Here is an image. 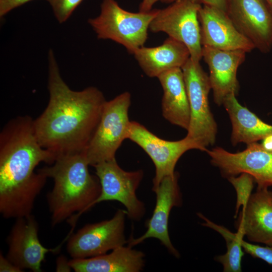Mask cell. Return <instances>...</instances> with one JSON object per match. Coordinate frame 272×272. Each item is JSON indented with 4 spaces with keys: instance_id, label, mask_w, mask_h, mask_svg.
<instances>
[{
    "instance_id": "obj_1",
    "label": "cell",
    "mask_w": 272,
    "mask_h": 272,
    "mask_svg": "<svg viewBox=\"0 0 272 272\" xmlns=\"http://www.w3.org/2000/svg\"><path fill=\"white\" fill-rule=\"evenodd\" d=\"M49 101L33 125L41 145L57 157L85 151L106 101L95 87L70 89L61 77L54 52L48 53ZM56 160V159H55Z\"/></svg>"
},
{
    "instance_id": "obj_2",
    "label": "cell",
    "mask_w": 272,
    "mask_h": 272,
    "mask_svg": "<svg viewBox=\"0 0 272 272\" xmlns=\"http://www.w3.org/2000/svg\"><path fill=\"white\" fill-rule=\"evenodd\" d=\"M55 156L40 144L29 116L10 120L0 133V213L6 219L32 214L47 178L35 169L42 162L52 164Z\"/></svg>"
},
{
    "instance_id": "obj_3",
    "label": "cell",
    "mask_w": 272,
    "mask_h": 272,
    "mask_svg": "<svg viewBox=\"0 0 272 272\" xmlns=\"http://www.w3.org/2000/svg\"><path fill=\"white\" fill-rule=\"evenodd\" d=\"M89 166L83 151L59 156L50 166L38 170L53 180L46 196L52 226L67 220L73 230L79 217L99 196V179L90 173Z\"/></svg>"
},
{
    "instance_id": "obj_4",
    "label": "cell",
    "mask_w": 272,
    "mask_h": 272,
    "mask_svg": "<svg viewBox=\"0 0 272 272\" xmlns=\"http://www.w3.org/2000/svg\"><path fill=\"white\" fill-rule=\"evenodd\" d=\"M100 14L88 22L99 39H109L123 46L133 54L144 46L150 24L159 9L130 12L122 9L115 0H103Z\"/></svg>"
},
{
    "instance_id": "obj_5",
    "label": "cell",
    "mask_w": 272,
    "mask_h": 272,
    "mask_svg": "<svg viewBox=\"0 0 272 272\" xmlns=\"http://www.w3.org/2000/svg\"><path fill=\"white\" fill-rule=\"evenodd\" d=\"M187 93L190 118L186 137L197 150L207 152V148L216 141L217 125L211 111L209 95L211 86L209 75L200 62L190 57L181 67Z\"/></svg>"
},
{
    "instance_id": "obj_6",
    "label": "cell",
    "mask_w": 272,
    "mask_h": 272,
    "mask_svg": "<svg viewBox=\"0 0 272 272\" xmlns=\"http://www.w3.org/2000/svg\"><path fill=\"white\" fill-rule=\"evenodd\" d=\"M131 95L124 92L106 101L96 129L85 153L90 166L115 158L117 150L127 139L131 121Z\"/></svg>"
},
{
    "instance_id": "obj_7",
    "label": "cell",
    "mask_w": 272,
    "mask_h": 272,
    "mask_svg": "<svg viewBox=\"0 0 272 272\" xmlns=\"http://www.w3.org/2000/svg\"><path fill=\"white\" fill-rule=\"evenodd\" d=\"M202 5L194 0H177L159 11L151 22L149 30L164 32L168 37L184 44L190 58L200 62L202 45L198 12Z\"/></svg>"
},
{
    "instance_id": "obj_8",
    "label": "cell",
    "mask_w": 272,
    "mask_h": 272,
    "mask_svg": "<svg viewBox=\"0 0 272 272\" xmlns=\"http://www.w3.org/2000/svg\"><path fill=\"white\" fill-rule=\"evenodd\" d=\"M101 185V193L92 207L105 201H117L126 208L130 219L139 221L144 216V203L138 198L136 191L143 178L142 170L126 171L116 159L99 163L93 166Z\"/></svg>"
},
{
    "instance_id": "obj_9",
    "label": "cell",
    "mask_w": 272,
    "mask_h": 272,
    "mask_svg": "<svg viewBox=\"0 0 272 272\" xmlns=\"http://www.w3.org/2000/svg\"><path fill=\"white\" fill-rule=\"evenodd\" d=\"M126 211L118 209L110 220L87 224L67 240L66 250L72 259L102 255L127 243L124 235Z\"/></svg>"
},
{
    "instance_id": "obj_10",
    "label": "cell",
    "mask_w": 272,
    "mask_h": 272,
    "mask_svg": "<svg viewBox=\"0 0 272 272\" xmlns=\"http://www.w3.org/2000/svg\"><path fill=\"white\" fill-rule=\"evenodd\" d=\"M212 164L227 178L246 173L258 186H272V152L257 142L247 144L245 150L231 153L221 147L207 150Z\"/></svg>"
},
{
    "instance_id": "obj_11",
    "label": "cell",
    "mask_w": 272,
    "mask_h": 272,
    "mask_svg": "<svg viewBox=\"0 0 272 272\" xmlns=\"http://www.w3.org/2000/svg\"><path fill=\"white\" fill-rule=\"evenodd\" d=\"M127 139L137 144L150 157L155 167L152 190L154 192L164 178L175 173L176 164L186 151L197 149L186 137L171 141L161 139L136 121H131Z\"/></svg>"
},
{
    "instance_id": "obj_12",
    "label": "cell",
    "mask_w": 272,
    "mask_h": 272,
    "mask_svg": "<svg viewBox=\"0 0 272 272\" xmlns=\"http://www.w3.org/2000/svg\"><path fill=\"white\" fill-rule=\"evenodd\" d=\"M238 30L266 54L272 49V9L264 0H228L227 12Z\"/></svg>"
},
{
    "instance_id": "obj_13",
    "label": "cell",
    "mask_w": 272,
    "mask_h": 272,
    "mask_svg": "<svg viewBox=\"0 0 272 272\" xmlns=\"http://www.w3.org/2000/svg\"><path fill=\"white\" fill-rule=\"evenodd\" d=\"M38 231V223L31 214L16 219L7 238L8 250L6 256L23 270L29 269L34 272H41L42 263L46 254L58 251L61 246L45 247L39 240Z\"/></svg>"
},
{
    "instance_id": "obj_14",
    "label": "cell",
    "mask_w": 272,
    "mask_h": 272,
    "mask_svg": "<svg viewBox=\"0 0 272 272\" xmlns=\"http://www.w3.org/2000/svg\"><path fill=\"white\" fill-rule=\"evenodd\" d=\"M178 179V174L175 172L161 181L154 191L156 195V205L152 217L147 222L146 232L137 238L130 237L127 241L128 246L132 247L147 239L156 238L171 254L176 257H179V253L171 242L168 231L170 212L174 207L180 206L182 203Z\"/></svg>"
},
{
    "instance_id": "obj_15",
    "label": "cell",
    "mask_w": 272,
    "mask_h": 272,
    "mask_svg": "<svg viewBox=\"0 0 272 272\" xmlns=\"http://www.w3.org/2000/svg\"><path fill=\"white\" fill-rule=\"evenodd\" d=\"M202 47L222 50L255 49L252 43L236 28L227 13L216 7L202 5L198 12Z\"/></svg>"
},
{
    "instance_id": "obj_16",
    "label": "cell",
    "mask_w": 272,
    "mask_h": 272,
    "mask_svg": "<svg viewBox=\"0 0 272 272\" xmlns=\"http://www.w3.org/2000/svg\"><path fill=\"white\" fill-rule=\"evenodd\" d=\"M246 53L242 50H222L202 47V58L209 67L211 90L216 104L223 105L227 97L237 95L239 87L237 71L245 61Z\"/></svg>"
},
{
    "instance_id": "obj_17",
    "label": "cell",
    "mask_w": 272,
    "mask_h": 272,
    "mask_svg": "<svg viewBox=\"0 0 272 272\" xmlns=\"http://www.w3.org/2000/svg\"><path fill=\"white\" fill-rule=\"evenodd\" d=\"M257 186L237 221V230L249 241L272 246V191Z\"/></svg>"
},
{
    "instance_id": "obj_18",
    "label": "cell",
    "mask_w": 272,
    "mask_h": 272,
    "mask_svg": "<svg viewBox=\"0 0 272 272\" xmlns=\"http://www.w3.org/2000/svg\"><path fill=\"white\" fill-rule=\"evenodd\" d=\"M133 55L144 73L151 78H157L174 68H181L190 57L184 44L169 37L161 45L152 47L143 46Z\"/></svg>"
},
{
    "instance_id": "obj_19",
    "label": "cell",
    "mask_w": 272,
    "mask_h": 272,
    "mask_svg": "<svg viewBox=\"0 0 272 272\" xmlns=\"http://www.w3.org/2000/svg\"><path fill=\"white\" fill-rule=\"evenodd\" d=\"M157 78L163 91L162 99L163 116L171 124L187 130L190 112L181 68H174L165 72Z\"/></svg>"
},
{
    "instance_id": "obj_20",
    "label": "cell",
    "mask_w": 272,
    "mask_h": 272,
    "mask_svg": "<svg viewBox=\"0 0 272 272\" xmlns=\"http://www.w3.org/2000/svg\"><path fill=\"white\" fill-rule=\"evenodd\" d=\"M69 265L76 272H139L145 266V254L130 246H121L109 254L72 259Z\"/></svg>"
},
{
    "instance_id": "obj_21",
    "label": "cell",
    "mask_w": 272,
    "mask_h": 272,
    "mask_svg": "<svg viewBox=\"0 0 272 272\" xmlns=\"http://www.w3.org/2000/svg\"><path fill=\"white\" fill-rule=\"evenodd\" d=\"M223 105L231 121V139L233 145L240 143L247 145L255 143L272 135V125L264 122L241 105L237 100L236 95L231 94L227 97Z\"/></svg>"
},
{
    "instance_id": "obj_22",
    "label": "cell",
    "mask_w": 272,
    "mask_h": 272,
    "mask_svg": "<svg viewBox=\"0 0 272 272\" xmlns=\"http://www.w3.org/2000/svg\"><path fill=\"white\" fill-rule=\"evenodd\" d=\"M197 215L204 221L202 225L218 232L226 242V252L216 258L217 260L222 264L224 271L241 272L242 259L244 254L241 243V240L244 237L243 233L239 230L236 233H232L223 226L210 221L202 214L198 213Z\"/></svg>"
},
{
    "instance_id": "obj_23",
    "label": "cell",
    "mask_w": 272,
    "mask_h": 272,
    "mask_svg": "<svg viewBox=\"0 0 272 272\" xmlns=\"http://www.w3.org/2000/svg\"><path fill=\"white\" fill-rule=\"evenodd\" d=\"M228 179L236 192V217L240 208L242 207V209H243L246 207L252 194L254 180L252 176L246 173H242L238 177L231 176Z\"/></svg>"
},
{
    "instance_id": "obj_24",
    "label": "cell",
    "mask_w": 272,
    "mask_h": 272,
    "mask_svg": "<svg viewBox=\"0 0 272 272\" xmlns=\"http://www.w3.org/2000/svg\"><path fill=\"white\" fill-rule=\"evenodd\" d=\"M59 23L65 22L83 0H45Z\"/></svg>"
},
{
    "instance_id": "obj_25",
    "label": "cell",
    "mask_w": 272,
    "mask_h": 272,
    "mask_svg": "<svg viewBox=\"0 0 272 272\" xmlns=\"http://www.w3.org/2000/svg\"><path fill=\"white\" fill-rule=\"evenodd\" d=\"M243 250L254 258L260 259L269 264H272V246H260L241 240Z\"/></svg>"
},
{
    "instance_id": "obj_26",
    "label": "cell",
    "mask_w": 272,
    "mask_h": 272,
    "mask_svg": "<svg viewBox=\"0 0 272 272\" xmlns=\"http://www.w3.org/2000/svg\"><path fill=\"white\" fill-rule=\"evenodd\" d=\"M34 0H0V16L3 17L13 10Z\"/></svg>"
},
{
    "instance_id": "obj_27",
    "label": "cell",
    "mask_w": 272,
    "mask_h": 272,
    "mask_svg": "<svg viewBox=\"0 0 272 272\" xmlns=\"http://www.w3.org/2000/svg\"><path fill=\"white\" fill-rule=\"evenodd\" d=\"M23 270L10 261L2 253L0 254L1 272H21Z\"/></svg>"
},
{
    "instance_id": "obj_28",
    "label": "cell",
    "mask_w": 272,
    "mask_h": 272,
    "mask_svg": "<svg viewBox=\"0 0 272 272\" xmlns=\"http://www.w3.org/2000/svg\"><path fill=\"white\" fill-rule=\"evenodd\" d=\"M201 5H207L227 12L228 0H194Z\"/></svg>"
},
{
    "instance_id": "obj_29",
    "label": "cell",
    "mask_w": 272,
    "mask_h": 272,
    "mask_svg": "<svg viewBox=\"0 0 272 272\" xmlns=\"http://www.w3.org/2000/svg\"><path fill=\"white\" fill-rule=\"evenodd\" d=\"M177 0H142L139 6V11L149 12L152 10V7L158 2L164 3H172Z\"/></svg>"
},
{
    "instance_id": "obj_30",
    "label": "cell",
    "mask_w": 272,
    "mask_h": 272,
    "mask_svg": "<svg viewBox=\"0 0 272 272\" xmlns=\"http://www.w3.org/2000/svg\"><path fill=\"white\" fill-rule=\"evenodd\" d=\"M69 262V261H67L63 256L58 257L56 261V271H70L72 268L70 266Z\"/></svg>"
},
{
    "instance_id": "obj_31",
    "label": "cell",
    "mask_w": 272,
    "mask_h": 272,
    "mask_svg": "<svg viewBox=\"0 0 272 272\" xmlns=\"http://www.w3.org/2000/svg\"><path fill=\"white\" fill-rule=\"evenodd\" d=\"M262 141L261 144L262 147L265 150L272 152V135L265 137Z\"/></svg>"
},
{
    "instance_id": "obj_32",
    "label": "cell",
    "mask_w": 272,
    "mask_h": 272,
    "mask_svg": "<svg viewBox=\"0 0 272 272\" xmlns=\"http://www.w3.org/2000/svg\"><path fill=\"white\" fill-rule=\"evenodd\" d=\"M264 1L269 6V7L272 9V0H264Z\"/></svg>"
}]
</instances>
